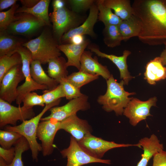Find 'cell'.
I'll return each instance as SVG.
<instances>
[{"label":"cell","mask_w":166,"mask_h":166,"mask_svg":"<svg viewBox=\"0 0 166 166\" xmlns=\"http://www.w3.org/2000/svg\"><path fill=\"white\" fill-rule=\"evenodd\" d=\"M132 6L141 25L139 40L149 45L166 43V0H135Z\"/></svg>","instance_id":"cell-1"},{"label":"cell","mask_w":166,"mask_h":166,"mask_svg":"<svg viewBox=\"0 0 166 166\" xmlns=\"http://www.w3.org/2000/svg\"><path fill=\"white\" fill-rule=\"evenodd\" d=\"M106 92L98 97L97 101L102 106V109L105 111H114L117 115H122L124 109L133 98L128 97L135 94V93L125 91L124 88V81L117 82L112 74L106 80Z\"/></svg>","instance_id":"cell-2"},{"label":"cell","mask_w":166,"mask_h":166,"mask_svg":"<svg viewBox=\"0 0 166 166\" xmlns=\"http://www.w3.org/2000/svg\"><path fill=\"white\" fill-rule=\"evenodd\" d=\"M58 42L53 34L45 30L38 37L24 43L22 46L30 51L33 60L45 64L50 60L61 56Z\"/></svg>","instance_id":"cell-3"},{"label":"cell","mask_w":166,"mask_h":166,"mask_svg":"<svg viewBox=\"0 0 166 166\" xmlns=\"http://www.w3.org/2000/svg\"><path fill=\"white\" fill-rule=\"evenodd\" d=\"M61 99L52 103L45 105L41 112L32 118L22 121L21 124L16 126L7 125L5 130L16 132L24 137L27 141L31 150L33 160L37 162L38 160L39 152L42 151L41 144L37 140V134L38 124L44 114L51 108L57 105Z\"/></svg>","instance_id":"cell-4"},{"label":"cell","mask_w":166,"mask_h":166,"mask_svg":"<svg viewBox=\"0 0 166 166\" xmlns=\"http://www.w3.org/2000/svg\"><path fill=\"white\" fill-rule=\"evenodd\" d=\"M49 17L53 24V34L60 42L65 33L79 26L84 22L83 18L78 14L70 10L65 6L53 9Z\"/></svg>","instance_id":"cell-5"},{"label":"cell","mask_w":166,"mask_h":166,"mask_svg":"<svg viewBox=\"0 0 166 166\" xmlns=\"http://www.w3.org/2000/svg\"><path fill=\"white\" fill-rule=\"evenodd\" d=\"M19 53L22 59V70L25 77L24 83L18 86L17 97L15 101L17 104L20 105L25 96L28 93L38 90L48 89L46 86L40 85L33 79L30 73V65L32 61L30 51L22 45L15 51Z\"/></svg>","instance_id":"cell-6"},{"label":"cell","mask_w":166,"mask_h":166,"mask_svg":"<svg viewBox=\"0 0 166 166\" xmlns=\"http://www.w3.org/2000/svg\"><path fill=\"white\" fill-rule=\"evenodd\" d=\"M35 116L33 108L24 105L16 107L0 98V127L10 124L16 126L18 121L22 122Z\"/></svg>","instance_id":"cell-7"},{"label":"cell","mask_w":166,"mask_h":166,"mask_svg":"<svg viewBox=\"0 0 166 166\" xmlns=\"http://www.w3.org/2000/svg\"><path fill=\"white\" fill-rule=\"evenodd\" d=\"M82 148L88 154L94 158L101 159L108 151L115 148L136 146L141 148L137 144H118L113 141L105 140L89 134L81 141L78 142Z\"/></svg>","instance_id":"cell-8"},{"label":"cell","mask_w":166,"mask_h":166,"mask_svg":"<svg viewBox=\"0 0 166 166\" xmlns=\"http://www.w3.org/2000/svg\"><path fill=\"white\" fill-rule=\"evenodd\" d=\"M60 153L63 158H67L66 166H81L94 163L107 164L111 163L109 160L97 159L90 156L82 148L72 136L70 137L69 147L61 150Z\"/></svg>","instance_id":"cell-9"},{"label":"cell","mask_w":166,"mask_h":166,"mask_svg":"<svg viewBox=\"0 0 166 166\" xmlns=\"http://www.w3.org/2000/svg\"><path fill=\"white\" fill-rule=\"evenodd\" d=\"M25 77L22 70V64L10 69L0 81V98L11 104L17 97L18 84Z\"/></svg>","instance_id":"cell-10"},{"label":"cell","mask_w":166,"mask_h":166,"mask_svg":"<svg viewBox=\"0 0 166 166\" xmlns=\"http://www.w3.org/2000/svg\"><path fill=\"white\" fill-rule=\"evenodd\" d=\"M90 108L88 97L85 94L70 100L61 106H54L49 109L50 114L42 118L41 121L54 119L61 122L69 117L76 114L79 111H85Z\"/></svg>","instance_id":"cell-11"},{"label":"cell","mask_w":166,"mask_h":166,"mask_svg":"<svg viewBox=\"0 0 166 166\" xmlns=\"http://www.w3.org/2000/svg\"><path fill=\"white\" fill-rule=\"evenodd\" d=\"M17 16L16 20L12 23L6 30L10 34L30 35L44 26L45 23L34 15L26 13Z\"/></svg>","instance_id":"cell-12"},{"label":"cell","mask_w":166,"mask_h":166,"mask_svg":"<svg viewBox=\"0 0 166 166\" xmlns=\"http://www.w3.org/2000/svg\"><path fill=\"white\" fill-rule=\"evenodd\" d=\"M156 97L150 98L146 101H142L136 98H133L124 109L123 114L129 119L130 124L136 126L140 122L145 120L150 113V109L156 106Z\"/></svg>","instance_id":"cell-13"},{"label":"cell","mask_w":166,"mask_h":166,"mask_svg":"<svg viewBox=\"0 0 166 166\" xmlns=\"http://www.w3.org/2000/svg\"><path fill=\"white\" fill-rule=\"evenodd\" d=\"M60 123L51 119L42 121L38 124L37 136L41 141L42 153L44 156L50 155L53 152L54 140L59 130Z\"/></svg>","instance_id":"cell-14"},{"label":"cell","mask_w":166,"mask_h":166,"mask_svg":"<svg viewBox=\"0 0 166 166\" xmlns=\"http://www.w3.org/2000/svg\"><path fill=\"white\" fill-rule=\"evenodd\" d=\"M63 129L70 133L78 142L91 134L92 129L87 121L75 114L61 122L59 130Z\"/></svg>","instance_id":"cell-15"},{"label":"cell","mask_w":166,"mask_h":166,"mask_svg":"<svg viewBox=\"0 0 166 166\" xmlns=\"http://www.w3.org/2000/svg\"><path fill=\"white\" fill-rule=\"evenodd\" d=\"M98 12L96 1L90 8L87 18L80 26L65 33L61 39V44L68 43L70 38L76 35H88L92 37H94L96 35L93 28L98 19Z\"/></svg>","instance_id":"cell-16"},{"label":"cell","mask_w":166,"mask_h":166,"mask_svg":"<svg viewBox=\"0 0 166 166\" xmlns=\"http://www.w3.org/2000/svg\"><path fill=\"white\" fill-rule=\"evenodd\" d=\"M88 48L92 52L94 53L97 56L109 59L116 65L120 71V78L124 81V85H128L129 81L134 77L130 75L126 62L127 58L131 53L130 51L125 50L122 56H117L102 52L98 48L95 46L89 45Z\"/></svg>","instance_id":"cell-17"},{"label":"cell","mask_w":166,"mask_h":166,"mask_svg":"<svg viewBox=\"0 0 166 166\" xmlns=\"http://www.w3.org/2000/svg\"><path fill=\"white\" fill-rule=\"evenodd\" d=\"M92 53L90 51H85L80 60V71L91 75L101 76L106 80L111 74L106 66H104L98 61L96 56L92 57Z\"/></svg>","instance_id":"cell-18"},{"label":"cell","mask_w":166,"mask_h":166,"mask_svg":"<svg viewBox=\"0 0 166 166\" xmlns=\"http://www.w3.org/2000/svg\"><path fill=\"white\" fill-rule=\"evenodd\" d=\"M89 44V41L85 40L83 43L80 45L68 43L58 45V48L67 58L66 65L67 67L73 66L76 67L79 70L80 69L81 57Z\"/></svg>","instance_id":"cell-19"},{"label":"cell","mask_w":166,"mask_h":166,"mask_svg":"<svg viewBox=\"0 0 166 166\" xmlns=\"http://www.w3.org/2000/svg\"><path fill=\"white\" fill-rule=\"evenodd\" d=\"M138 144L142 146L144 152L136 166H147L151 158L164 149L163 144L160 143V140L154 134L151 135L149 138L145 137L141 139Z\"/></svg>","instance_id":"cell-20"},{"label":"cell","mask_w":166,"mask_h":166,"mask_svg":"<svg viewBox=\"0 0 166 166\" xmlns=\"http://www.w3.org/2000/svg\"><path fill=\"white\" fill-rule=\"evenodd\" d=\"M144 76V79L152 85L166 78V67L162 64L160 57H155L147 63Z\"/></svg>","instance_id":"cell-21"},{"label":"cell","mask_w":166,"mask_h":166,"mask_svg":"<svg viewBox=\"0 0 166 166\" xmlns=\"http://www.w3.org/2000/svg\"><path fill=\"white\" fill-rule=\"evenodd\" d=\"M30 73L35 81L40 85L46 86L48 89H53L59 84L46 74L39 61L32 60L30 65Z\"/></svg>","instance_id":"cell-22"},{"label":"cell","mask_w":166,"mask_h":166,"mask_svg":"<svg viewBox=\"0 0 166 166\" xmlns=\"http://www.w3.org/2000/svg\"><path fill=\"white\" fill-rule=\"evenodd\" d=\"M24 43L6 31H0V57L12 55Z\"/></svg>","instance_id":"cell-23"},{"label":"cell","mask_w":166,"mask_h":166,"mask_svg":"<svg viewBox=\"0 0 166 166\" xmlns=\"http://www.w3.org/2000/svg\"><path fill=\"white\" fill-rule=\"evenodd\" d=\"M50 1L41 0L34 7L27 8L22 6L18 8L16 13H26L31 14L42 20L46 26L51 25L48 9Z\"/></svg>","instance_id":"cell-24"},{"label":"cell","mask_w":166,"mask_h":166,"mask_svg":"<svg viewBox=\"0 0 166 166\" xmlns=\"http://www.w3.org/2000/svg\"><path fill=\"white\" fill-rule=\"evenodd\" d=\"M106 7L113 10L114 14L122 20L127 19L133 15L131 1L129 0H101Z\"/></svg>","instance_id":"cell-25"},{"label":"cell","mask_w":166,"mask_h":166,"mask_svg":"<svg viewBox=\"0 0 166 166\" xmlns=\"http://www.w3.org/2000/svg\"><path fill=\"white\" fill-rule=\"evenodd\" d=\"M66 62L65 58L61 56L50 60L48 63L49 76L59 83L62 78H66L68 76Z\"/></svg>","instance_id":"cell-26"},{"label":"cell","mask_w":166,"mask_h":166,"mask_svg":"<svg viewBox=\"0 0 166 166\" xmlns=\"http://www.w3.org/2000/svg\"><path fill=\"white\" fill-rule=\"evenodd\" d=\"M118 27L124 41L132 37H138L141 29L140 22L133 15L127 19L122 20Z\"/></svg>","instance_id":"cell-27"},{"label":"cell","mask_w":166,"mask_h":166,"mask_svg":"<svg viewBox=\"0 0 166 166\" xmlns=\"http://www.w3.org/2000/svg\"><path fill=\"white\" fill-rule=\"evenodd\" d=\"M96 2L98 10V19L102 22L105 26L109 25L118 26L122 21L111 9L105 6L101 0H97Z\"/></svg>","instance_id":"cell-28"},{"label":"cell","mask_w":166,"mask_h":166,"mask_svg":"<svg viewBox=\"0 0 166 166\" xmlns=\"http://www.w3.org/2000/svg\"><path fill=\"white\" fill-rule=\"evenodd\" d=\"M104 41L108 47L114 48L121 45L123 41L118 26H105L103 31Z\"/></svg>","instance_id":"cell-29"},{"label":"cell","mask_w":166,"mask_h":166,"mask_svg":"<svg viewBox=\"0 0 166 166\" xmlns=\"http://www.w3.org/2000/svg\"><path fill=\"white\" fill-rule=\"evenodd\" d=\"M22 64L20 54L16 52L10 56L4 55L0 57V81L5 75L14 66Z\"/></svg>","instance_id":"cell-30"},{"label":"cell","mask_w":166,"mask_h":166,"mask_svg":"<svg viewBox=\"0 0 166 166\" xmlns=\"http://www.w3.org/2000/svg\"><path fill=\"white\" fill-rule=\"evenodd\" d=\"M99 76L91 75L79 71L73 73L66 78L77 87L80 89L83 86L97 79Z\"/></svg>","instance_id":"cell-31"},{"label":"cell","mask_w":166,"mask_h":166,"mask_svg":"<svg viewBox=\"0 0 166 166\" xmlns=\"http://www.w3.org/2000/svg\"><path fill=\"white\" fill-rule=\"evenodd\" d=\"M15 154L12 162L6 166H24L22 160V155L25 152L30 149L28 142L26 139L22 136L14 144Z\"/></svg>","instance_id":"cell-32"},{"label":"cell","mask_w":166,"mask_h":166,"mask_svg":"<svg viewBox=\"0 0 166 166\" xmlns=\"http://www.w3.org/2000/svg\"><path fill=\"white\" fill-rule=\"evenodd\" d=\"M18 133L6 130H0V144L1 147L9 149L14 145L22 136Z\"/></svg>","instance_id":"cell-33"},{"label":"cell","mask_w":166,"mask_h":166,"mask_svg":"<svg viewBox=\"0 0 166 166\" xmlns=\"http://www.w3.org/2000/svg\"><path fill=\"white\" fill-rule=\"evenodd\" d=\"M17 3L12 6L10 9L5 11L0 12V31H6L9 26L17 18L14 15L18 8Z\"/></svg>","instance_id":"cell-34"},{"label":"cell","mask_w":166,"mask_h":166,"mask_svg":"<svg viewBox=\"0 0 166 166\" xmlns=\"http://www.w3.org/2000/svg\"><path fill=\"white\" fill-rule=\"evenodd\" d=\"M42 95L45 105L50 104L65 97L62 87L60 84L53 89L43 90Z\"/></svg>","instance_id":"cell-35"},{"label":"cell","mask_w":166,"mask_h":166,"mask_svg":"<svg viewBox=\"0 0 166 166\" xmlns=\"http://www.w3.org/2000/svg\"><path fill=\"white\" fill-rule=\"evenodd\" d=\"M64 91L65 97L67 99L71 100L79 97L83 94L81 93L79 89L69 81L66 78H62L60 81Z\"/></svg>","instance_id":"cell-36"},{"label":"cell","mask_w":166,"mask_h":166,"mask_svg":"<svg viewBox=\"0 0 166 166\" xmlns=\"http://www.w3.org/2000/svg\"><path fill=\"white\" fill-rule=\"evenodd\" d=\"M22 102L23 105L30 108H33L34 106L44 107L45 105L42 95L34 92L27 94L24 97Z\"/></svg>","instance_id":"cell-37"},{"label":"cell","mask_w":166,"mask_h":166,"mask_svg":"<svg viewBox=\"0 0 166 166\" xmlns=\"http://www.w3.org/2000/svg\"><path fill=\"white\" fill-rule=\"evenodd\" d=\"M72 10L78 14L90 9L96 2L93 0H69L68 1Z\"/></svg>","instance_id":"cell-38"},{"label":"cell","mask_w":166,"mask_h":166,"mask_svg":"<svg viewBox=\"0 0 166 166\" xmlns=\"http://www.w3.org/2000/svg\"><path fill=\"white\" fill-rule=\"evenodd\" d=\"M15 154L14 147L6 149L0 147V157L2 158L7 164L13 161Z\"/></svg>","instance_id":"cell-39"},{"label":"cell","mask_w":166,"mask_h":166,"mask_svg":"<svg viewBox=\"0 0 166 166\" xmlns=\"http://www.w3.org/2000/svg\"><path fill=\"white\" fill-rule=\"evenodd\" d=\"M152 166H166V151L163 150L153 156Z\"/></svg>","instance_id":"cell-40"},{"label":"cell","mask_w":166,"mask_h":166,"mask_svg":"<svg viewBox=\"0 0 166 166\" xmlns=\"http://www.w3.org/2000/svg\"><path fill=\"white\" fill-rule=\"evenodd\" d=\"M84 35L77 34L73 36L70 39L68 43L80 45L85 41Z\"/></svg>","instance_id":"cell-41"},{"label":"cell","mask_w":166,"mask_h":166,"mask_svg":"<svg viewBox=\"0 0 166 166\" xmlns=\"http://www.w3.org/2000/svg\"><path fill=\"white\" fill-rule=\"evenodd\" d=\"M16 0H0V11H2L3 10L9 7H11L16 3Z\"/></svg>","instance_id":"cell-42"},{"label":"cell","mask_w":166,"mask_h":166,"mask_svg":"<svg viewBox=\"0 0 166 166\" xmlns=\"http://www.w3.org/2000/svg\"><path fill=\"white\" fill-rule=\"evenodd\" d=\"M39 0H21L20 2L23 6L31 8L35 6L39 1Z\"/></svg>","instance_id":"cell-43"},{"label":"cell","mask_w":166,"mask_h":166,"mask_svg":"<svg viewBox=\"0 0 166 166\" xmlns=\"http://www.w3.org/2000/svg\"><path fill=\"white\" fill-rule=\"evenodd\" d=\"M65 2L62 0H54L53 2V9L62 8L65 6Z\"/></svg>","instance_id":"cell-44"},{"label":"cell","mask_w":166,"mask_h":166,"mask_svg":"<svg viewBox=\"0 0 166 166\" xmlns=\"http://www.w3.org/2000/svg\"><path fill=\"white\" fill-rule=\"evenodd\" d=\"M164 45H165V49L161 53L160 57L161 59L162 64L164 66H166V43Z\"/></svg>","instance_id":"cell-45"},{"label":"cell","mask_w":166,"mask_h":166,"mask_svg":"<svg viewBox=\"0 0 166 166\" xmlns=\"http://www.w3.org/2000/svg\"><path fill=\"white\" fill-rule=\"evenodd\" d=\"M7 164L5 161L0 157V166H6Z\"/></svg>","instance_id":"cell-46"},{"label":"cell","mask_w":166,"mask_h":166,"mask_svg":"<svg viewBox=\"0 0 166 166\" xmlns=\"http://www.w3.org/2000/svg\"></svg>","instance_id":"cell-47"}]
</instances>
